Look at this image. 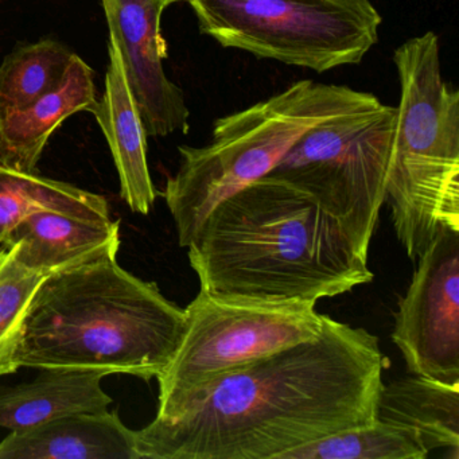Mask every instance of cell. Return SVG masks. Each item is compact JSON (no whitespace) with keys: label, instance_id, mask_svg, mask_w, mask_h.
I'll return each instance as SVG.
<instances>
[{"label":"cell","instance_id":"7a4b0ae2","mask_svg":"<svg viewBox=\"0 0 459 459\" xmlns=\"http://www.w3.org/2000/svg\"><path fill=\"white\" fill-rule=\"evenodd\" d=\"M187 249L201 290L217 294L316 303L375 278L310 195L268 176L221 201Z\"/></svg>","mask_w":459,"mask_h":459},{"label":"cell","instance_id":"ba28073f","mask_svg":"<svg viewBox=\"0 0 459 459\" xmlns=\"http://www.w3.org/2000/svg\"><path fill=\"white\" fill-rule=\"evenodd\" d=\"M396 107L377 101L306 131L267 174L310 195L361 256L386 203Z\"/></svg>","mask_w":459,"mask_h":459},{"label":"cell","instance_id":"8992f818","mask_svg":"<svg viewBox=\"0 0 459 459\" xmlns=\"http://www.w3.org/2000/svg\"><path fill=\"white\" fill-rule=\"evenodd\" d=\"M185 329L158 376L155 418L173 419L201 389L230 370L284 348L316 340L325 314L316 303L201 290L185 307Z\"/></svg>","mask_w":459,"mask_h":459},{"label":"cell","instance_id":"277c9868","mask_svg":"<svg viewBox=\"0 0 459 459\" xmlns=\"http://www.w3.org/2000/svg\"><path fill=\"white\" fill-rule=\"evenodd\" d=\"M394 63L400 101L386 201L397 238L416 260L440 230L459 232V92L443 80L432 31L403 42Z\"/></svg>","mask_w":459,"mask_h":459},{"label":"cell","instance_id":"52a82bcc","mask_svg":"<svg viewBox=\"0 0 459 459\" xmlns=\"http://www.w3.org/2000/svg\"><path fill=\"white\" fill-rule=\"evenodd\" d=\"M201 33L221 47L316 74L357 65L383 18L369 0H190Z\"/></svg>","mask_w":459,"mask_h":459},{"label":"cell","instance_id":"ac0fdd59","mask_svg":"<svg viewBox=\"0 0 459 459\" xmlns=\"http://www.w3.org/2000/svg\"><path fill=\"white\" fill-rule=\"evenodd\" d=\"M74 56L52 39L13 50L0 64V115L25 108L57 88Z\"/></svg>","mask_w":459,"mask_h":459},{"label":"cell","instance_id":"6da1fadb","mask_svg":"<svg viewBox=\"0 0 459 459\" xmlns=\"http://www.w3.org/2000/svg\"><path fill=\"white\" fill-rule=\"evenodd\" d=\"M385 367L376 335L325 316L316 340L225 373L135 431L139 459H281L375 421Z\"/></svg>","mask_w":459,"mask_h":459},{"label":"cell","instance_id":"9a60e30c","mask_svg":"<svg viewBox=\"0 0 459 459\" xmlns=\"http://www.w3.org/2000/svg\"><path fill=\"white\" fill-rule=\"evenodd\" d=\"M98 370L42 369L31 381L0 388V427L18 431L74 413L106 412L112 397Z\"/></svg>","mask_w":459,"mask_h":459},{"label":"cell","instance_id":"7c38bea8","mask_svg":"<svg viewBox=\"0 0 459 459\" xmlns=\"http://www.w3.org/2000/svg\"><path fill=\"white\" fill-rule=\"evenodd\" d=\"M95 74L74 55L63 82L25 108L0 115V165L34 173L50 136L80 112L92 114L96 98Z\"/></svg>","mask_w":459,"mask_h":459},{"label":"cell","instance_id":"3957f363","mask_svg":"<svg viewBox=\"0 0 459 459\" xmlns=\"http://www.w3.org/2000/svg\"><path fill=\"white\" fill-rule=\"evenodd\" d=\"M185 308L106 256L52 273L23 326L18 367L157 378L173 359Z\"/></svg>","mask_w":459,"mask_h":459},{"label":"cell","instance_id":"9c48e42d","mask_svg":"<svg viewBox=\"0 0 459 459\" xmlns=\"http://www.w3.org/2000/svg\"><path fill=\"white\" fill-rule=\"evenodd\" d=\"M392 341L411 375L459 383V232L440 230L394 316Z\"/></svg>","mask_w":459,"mask_h":459},{"label":"cell","instance_id":"5bb4252c","mask_svg":"<svg viewBox=\"0 0 459 459\" xmlns=\"http://www.w3.org/2000/svg\"><path fill=\"white\" fill-rule=\"evenodd\" d=\"M17 244L28 267L52 275L101 257H117L120 225L114 220H90L56 211L26 216L2 246Z\"/></svg>","mask_w":459,"mask_h":459},{"label":"cell","instance_id":"30bf717a","mask_svg":"<svg viewBox=\"0 0 459 459\" xmlns=\"http://www.w3.org/2000/svg\"><path fill=\"white\" fill-rule=\"evenodd\" d=\"M125 63L128 84L147 136L186 134L190 111L185 95L163 68L168 45L160 31L162 7L157 0H100Z\"/></svg>","mask_w":459,"mask_h":459},{"label":"cell","instance_id":"2e32d148","mask_svg":"<svg viewBox=\"0 0 459 459\" xmlns=\"http://www.w3.org/2000/svg\"><path fill=\"white\" fill-rule=\"evenodd\" d=\"M377 419L412 429L429 454L448 450L459 459V383L412 375L383 384Z\"/></svg>","mask_w":459,"mask_h":459},{"label":"cell","instance_id":"4fadbf2b","mask_svg":"<svg viewBox=\"0 0 459 459\" xmlns=\"http://www.w3.org/2000/svg\"><path fill=\"white\" fill-rule=\"evenodd\" d=\"M0 459H139L135 431L115 411L74 413L12 431Z\"/></svg>","mask_w":459,"mask_h":459},{"label":"cell","instance_id":"d6986e66","mask_svg":"<svg viewBox=\"0 0 459 459\" xmlns=\"http://www.w3.org/2000/svg\"><path fill=\"white\" fill-rule=\"evenodd\" d=\"M429 454L412 429L376 419L300 446L281 459H426Z\"/></svg>","mask_w":459,"mask_h":459},{"label":"cell","instance_id":"ffe728a7","mask_svg":"<svg viewBox=\"0 0 459 459\" xmlns=\"http://www.w3.org/2000/svg\"><path fill=\"white\" fill-rule=\"evenodd\" d=\"M48 276L20 259L17 244L0 246V377L20 369L17 359L26 316Z\"/></svg>","mask_w":459,"mask_h":459},{"label":"cell","instance_id":"44dd1931","mask_svg":"<svg viewBox=\"0 0 459 459\" xmlns=\"http://www.w3.org/2000/svg\"><path fill=\"white\" fill-rule=\"evenodd\" d=\"M157 2L162 7L163 12H165L171 4H181V2H187L189 4L190 0H157Z\"/></svg>","mask_w":459,"mask_h":459},{"label":"cell","instance_id":"5b68a950","mask_svg":"<svg viewBox=\"0 0 459 459\" xmlns=\"http://www.w3.org/2000/svg\"><path fill=\"white\" fill-rule=\"evenodd\" d=\"M377 101L376 96L349 87L302 80L267 100L217 119L206 146H179L181 165L169 177L163 192L179 247H189L221 201L267 176L306 131Z\"/></svg>","mask_w":459,"mask_h":459},{"label":"cell","instance_id":"e0dca14e","mask_svg":"<svg viewBox=\"0 0 459 459\" xmlns=\"http://www.w3.org/2000/svg\"><path fill=\"white\" fill-rule=\"evenodd\" d=\"M37 211L112 220L108 201L103 195L47 178L37 171L25 173L0 165V246L26 216Z\"/></svg>","mask_w":459,"mask_h":459},{"label":"cell","instance_id":"8fae6325","mask_svg":"<svg viewBox=\"0 0 459 459\" xmlns=\"http://www.w3.org/2000/svg\"><path fill=\"white\" fill-rule=\"evenodd\" d=\"M108 68L104 92L92 115L114 157L120 195L134 213L149 214L157 200L147 162V133L127 72L114 37L108 39Z\"/></svg>","mask_w":459,"mask_h":459}]
</instances>
